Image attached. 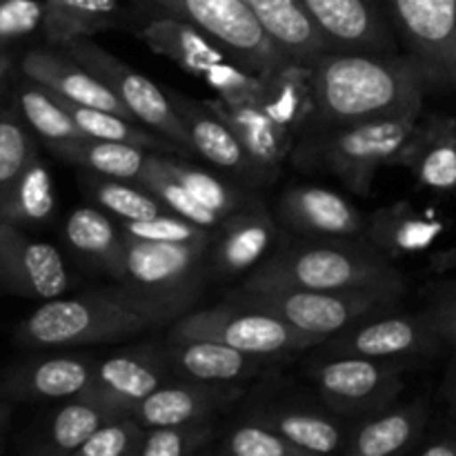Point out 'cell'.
<instances>
[{
    "instance_id": "f1b7e54d",
    "label": "cell",
    "mask_w": 456,
    "mask_h": 456,
    "mask_svg": "<svg viewBox=\"0 0 456 456\" xmlns=\"http://www.w3.org/2000/svg\"><path fill=\"white\" fill-rule=\"evenodd\" d=\"M256 105L263 107L270 118H274L281 127L292 134L301 129L310 118H316L310 67L289 61L288 65L263 76V87Z\"/></svg>"
},
{
    "instance_id": "4fadbf2b",
    "label": "cell",
    "mask_w": 456,
    "mask_h": 456,
    "mask_svg": "<svg viewBox=\"0 0 456 456\" xmlns=\"http://www.w3.org/2000/svg\"><path fill=\"white\" fill-rule=\"evenodd\" d=\"M444 346L435 325L423 314H401L390 310L365 316L343 332L323 341L328 356H370V359H426L436 356Z\"/></svg>"
},
{
    "instance_id": "836d02e7",
    "label": "cell",
    "mask_w": 456,
    "mask_h": 456,
    "mask_svg": "<svg viewBox=\"0 0 456 456\" xmlns=\"http://www.w3.org/2000/svg\"><path fill=\"white\" fill-rule=\"evenodd\" d=\"M118 417L114 410L102 405L101 401L87 395H78L67 399L65 405L53 412L49 419L47 435H45L43 452L74 456L76 450L110 419Z\"/></svg>"
},
{
    "instance_id": "f907efd6",
    "label": "cell",
    "mask_w": 456,
    "mask_h": 456,
    "mask_svg": "<svg viewBox=\"0 0 456 456\" xmlns=\"http://www.w3.org/2000/svg\"><path fill=\"white\" fill-rule=\"evenodd\" d=\"M9 69H12V58H9V53L4 52L3 47H0V87H3L4 78H7Z\"/></svg>"
},
{
    "instance_id": "ba28073f",
    "label": "cell",
    "mask_w": 456,
    "mask_h": 456,
    "mask_svg": "<svg viewBox=\"0 0 456 456\" xmlns=\"http://www.w3.org/2000/svg\"><path fill=\"white\" fill-rule=\"evenodd\" d=\"M136 3L151 16H172L199 27L218 45H223L239 65L258 76L272 74L292 61L267 36L248 0H136Z\"/></svg>"
},
{
    "instance_id": "6da1fadb",
    "label": "cell",
    "mask_w": 456,
    "mask_h": 456,
    "mask_svg": "<svg viewBox=\"0 0 456 456\" xmlns=\"http://www.w3.org/2000/svg\"><path fill=\"white\" fill-rule=\"evenodd\" d=\"M307 67L316 120L330 127L421 114L426 94L432 92L410 56L323 52Z\"/></svg>"
},
{
    "instance_id": "7dc6e473",
    "label": "cell",
    "mask_w": 456,
    "mask_h": 456,
    "mask_svg": "<svg viewBox=\"0 0 456 456\" xmlns=\"http://www.w3.org/2000/svg\"><path fill=\"white\" fill-rule=\"evenodd\" d=\"M423 314L435 325L436 332L444 337V341L456 347V281L439 283L432 289Z\"/></svg>"
},
{
    "instance_id": "4316f807",
    "label": "cell",
    "mask_w": 456,
    "mask_h": 456,
    "mask_svg": "<svg viewBox=\"0 0 456 456\" xmlns=\"http://www.w3.org/2000/svg\"><path fill=\"white\" fill-rule=\"evenodd\" d=\"M445 225L439 218L419 212L414 205L401 203L377 209L365 223V240L386 254L387 258L426 252L444 234Z\"/></svg>"
},
{
    "instance_id": "74e56055",
    "label": "cell",
    "mask_w": 456,
    "mask_h": 456,
    "mask_svg": "<svg viewBox=\"0 0 456 456\" xmlns=\"http://www.w3.org/2000/svg\"><path fill=\"white\" fill-rule=\"evenodd\" d=\"M87 190L98 208L118 218L120 223L147 221L165 212V205L136 181H120V178L94 174L87 183Z\"/></svg>"
},
{
    "instance_id": "7c38bea8",
    "label": "cell",
    "mask_w": 456,
    "mask_h": 456,
    "mask_svg": "<svg viewBox=\"0 0 456 456\" xmlns=\"http://www.w3.org/2000/svg\"><path fill=\"white\" fill-rule=\"evenodd\" d=\"M408 56L432 92L456 89V0H386Z\"/></svg>"
},
{
    "instance_id": "d4e9b609",
    "label": "cell",
    "mask_w": 456,
    "mask_h": 456,
    "mask_svg": "<svg viewBox=\"0 0 456 456\" xmlns=\"http://www.w3.org/2000/svg\"><path fill=\"white\" fill-rule=\"evenodd\" d=\"M205 105L230 125L265 183L272 181L279 172V165L289 154L294 134L281 127L256 102H225L221 98H214Z\"/></svg>"
},
{
    "instance_id": "ac0fdd59",
    "label": "cell",
    "mask_w": 456,
    "mask_h": 456,
    "mask_svg": "<svg viewBox=\"0 0 456 456\" xmlns=\"http://www.w3.org/2000/svg\"><path fill=\"white\" fill-rule=\"evenodd\" d=\"M276 212L285 225L316 239H354L365 234L359 209L328 187H289L281 194Z\"/></svg>"
},
{
    "instance_id": "cb8c5ba5",
    "label": "cell",
    "mask_w": 456,
    "mask_h": 456,
    "mask_svg": "<svg viewBox=\"0 0 456 456\" xmlns=\"http://www.w3.org/2000/svg\"><path fill=\"white\" fill-rule=\"evenodd\" d=\"M396 165L408 167L426 190L439 194L456 191V118L430 116L419 120Z\"/></svg>"
},
{
    "instance_id": "b9f144b4",
    "label": "cell",
    "mask_w": 456,
    "mask_h": 456,
    "mask_svg": "<svg viewBox=\"0 0 456 456\" xmlns=\"http://www.w3.org/2000/svg\"><path fill=\"white\" fill-rule=\"evenodd\" d=\"M218 452L227 456H310L272 428L263 423H243L227 432L218 445Z\"/></svg>"
},
{
    "instance_id": "9c48e42d",
    "label": "cell",
    "mask_w": 456,
    "mask_h": 456,
    "mask_svg": "<svg viewBox=\"0 0 456 456\" xmlns=\"http://www.w3.org/2000/svg\"><path fill=\"white\" fill-rule=\"evenodd\" d=\"M174 337L209 338V341L225 343L236 350L249 352L258 356L292 354L298 350L323 346V338L305 330L294 328L281 316L248 305V303L227 298L225 303L208 310L187 312L174 321Z\"/></svg>"
},
{
    "instance_id": "60d3db41",
    "label": "cell",
    "mask_w": 456,
    "mask_h": 456,
    "mask_svg": "<svg viewBox=\"0 0 456 456\" xmlns=\"http://www.w3.org/2000/svg\"><path fill=\"white\" fill-rule=\"evenodd\" d=\"M214 436H216V430L212 426V419L150 428L145 430L141 456H190L203 452L212 444Z\"/></svg>"
},
{
    "instance_id": "f546056e",
    "label": "cell",
    "mask_w": 456,
    "mask_h": 456,
    "mask_svg": "<svg viewBox=\"0 0 456 456\" xmlns=\"http://www.w3.org/2000/svg\"><path fill=\"white\" fill-rule=\"evenodd\" d=\"M52 154L85 172L98 174L107 178H120V181H136L138 174L145 167L151 151L142 147L129 145L118 141H101V138H76V141L56 142L49 145Z\"/></svg>"
},
{
    "instance_id": "2e32d148",
    "label": "cell",
    "mask_w": 456,
    "mask_h": 456,
    "mask_svg": "<svg viewBox=\"0 0 456 456\" xmlns=\"http://www.w3.org/2000/svg\"><path fill=\"white\" fill-rule=\"evenodd\" d=\"M328 52L390 53L392 34L372 0H301Z\"/></svg>"
},
{
    "instance_id": "83f0119b",
    "label": "cell",
    "mask_w": 456,
    "mask_h": 456,
    "mask_svg": "<svg viewBox=\"0 0 456 456\" xmlns=\"http://www.w3.org/2000/svg\"><path fill=\"white\" fill-rule=\"evenodd\" d=\"M248 4L276 47L283 49L292 61L310 65L314 58L328 52L323 34L301 0H248Z\"/></svg>"
},
{
    "instance_id": "603a6c76",
    "label": "cell",
    "mask_w": 456,
    "mask_h": 456,
    "mask_svg": "<svg viewBox=\"0 0 456 456\" xmlns=\"http://www.w3.org/2000/svg\"><path fill=\"white\" fill-rule=\"evenodd\" d=\"M276 240V223L258 205H245L225 216L214 239V274L232 279L252 270L272 249Z\"/></svg>"
},
{
    "instance_id": "3957f363",
    "label": "cell",
    "mask_w": 456,
    "mask_h": 456,
    "mask_svg": "<svg viewBox=\"0 0 456 456\" xmlns=\"http://www.w3.org/2000/svg\"><path fill=\"white\" fill-rule=\"evenodd\" d=\"M160 325L159 316L114 285L76 298H49L18 325L16 337L36 350H74L127 341Z\"/></svg>"
},
{
    "instance_id": "4dcf8cb0",
    "label": "cell",
    "mask_w": 456,
    "mask_h": 456,
    "mask_svg": "<svg viewBox=\"0 0 456 456\" xmlns=\"http://www.w3.org/2000/svg\"><path fill=\"white\" fill-rule=\"evenodd\" d=\"M65 239L76 254L105 270L111 279L118 276L125 240L120 225H114L105 209H74L65 221Z\"/></svg>"
},
{
    "instance_id": "bcb514c9",
    "label": "cell",
    "mask_w": 456,
    "mask_h": 456,
    "mask_svg": "<svg viewBox=\"0 0 456 456\" xmlns=\"http://www.w3.org/2000/svg\"><path fill=\"white\" fill-rule=\"evenodd\" d=\"M43 16L45 3L38 0H0V43L34 34Z\"/></svg>"
},
{
    "instance_id": "d6a6232c",
    "label": "cell",
    "mask_w": 456,
    "mask_h": 456,
    "mask_svg": "<svg viewBox=\"0 0 456 456\" xmlns=\"http://www.w3.org/2000/svg\"><path fill=\"white\" fill-rule=\"evenodd\" d=\"M118 12V0H45L40 29L49 45L62 47L71 40L111 29Z\"/></svg>"
},
{
    "instance_id": "1f68e13d",
    "label": "cell",
    "mask_w": 456,
    "mask_h": 456,
    "mask_svg": "<svg viewBox=\"0 0 456 456\" xmlns=\"http://www.w3.org/2000/svg\"><path fill=\"white\" fill-rule=\"evenodd\" d=\"M53 209L56 194L52 174L36 154L0 196V221L18 227H38L52 218Z\"/></svg>"
},
{
    "instance_id": "f35d334b",
    "label": "cell",
    "mask_w": 456,
    "mask_h": 456,
    "mask_svg": "<svg viewBox=\"0 0 456 456\" xmlns=\"http://www.w3.org/2000/svg\"><path fill=\"white\" fill-rule=\"evenodd\" d=\"M18 105H20L22 118L47 142V147L56 145V142L83 138V132L74 123L69 111L56 101V96L52 92H47L40 85L31 83L27 87H22L18 92Z\"/></svg>"
},
{
    "instance_id": "e0dca14e",
    "label": "cell",
    "mask_w": 456,
    "mask_h": 456,
    "mask_svg": "<svg viewBox=\"0 0 456 456\" xmlns=\"http://www.w3.org/2000/svg\"><path fill=\"white\" fill-rule=\"evenodd\" d=\"M240 387L234 383H205L191 379L172 377L159 390L151 392L136 405L132 417L145 430L150 428L176 426V423L205 421L221 408L240 396Z\"/></svg>"
},
{
    "instance_id": "7bdbcfd3",
    "label": "cell",
    "mask_w": 456,
    "mask_h": 456,
    "mask_svg": "<svg viewBox=\"0 0 456 456\" xmlns=\"http://www.w3.org/2000/svg\"><path fill=\"white\" fill-rule=\"evenodd\" d=\"M145 428L132 414H118L102 423L74 456H141Z\"/></svg>"
},
{
    "instance_id": "484cf974",
    "label": "cell",
    "mask_w": 456,
    "mask_h": 456,
    "mask_svg": "<svg viewBox=\"0 0 456 456\" xmlns=\"http://www.w3.org/2000/svg\"><path fill=\"white\" fill-rule=\"evenodd\" d=\"M428 426V405L412 401L399 408L374 412L347 435L343 454L392 456L414 448Z\"/></svg>"
},
{
    "instance_id": "681fc988",
    "label": "cell",
    "mask_w": 456,
    "mask_h": 456,
    "mask_svg": "<svg viewBox=\"0 0 456 456\" xmlns=\"http://www.w3.org/2000/svg\"><path fill=\"white\" fill-rule=\"evenodd\" d=\"M454 354L452 361H450V370H448V379H445V395H448L450 405L456 412V347H452Z\"/></svg>"
},
{
    "instance_id": "d590c367",
    "label": "cell",
    "mask_w": 456,
    "mask_h": 456,
    "mask_svg": "<svg viewBox=\"0 0 456 456\" xmlns=\"http://www.w3.org/2000/svg\"><path fill=\"white\" fill-rule=\"evenodd\" d=\"M56 101L69 111V116L74 118V123L78 125V129L83 132V136L89 138H101V141H118V142H129V145L142 147L147 151H174L176 150V142H172L165 136H156V134L147 132V129L136 127V120H129L125 116L114 114V111L107 110H96V107H85L78 102L65 101V98H58Z\"/></svg>"
},
{
    "instance_id": "8d00e7d4",
    "label": "cell",
    "mask_w": 456,
    "mask_h": 456,
    "mask_svg": "<svg viewBox=\"0 0 456 456\" xmlns=\"http://www.w3.org/2000/svg\"><path fill=\"white\" fill-rule=\"evenodd\" d=\"M159 154L160 151H151L150 154L145 167H142V172L138 174L136 178L138 185H142L151 196H156V199L165 205L167 212H174L178 214V216L187 218V221L196 223V225L216 232L223 218L216 216V214H214L212 209L205 208V205H200L199 200H196L194 196L172 176V174L165 172L163 165H160L159 160Z\"/></svg>"
},
{
    "instance_id": "30bf717a",
    "label": "cell",
    "mask_w": 456,
    "mask_h": 456,
    "mask_svg": "<svg viewBox=\"0 0 456 456\" xmlns=\"http://www.w3.org/2000/svg\"><path fill=\"white\" fill-rule=\"evenodd\" d=\"M62 52L69 53L76 62H80L101 83H105L114 92V96L132 111L134 120L147 125L160 136L169 138L185 151H194L167 92L151 83L147 76L134 71L132 67L118 61L114 53H110L89 38L71 40V43L62 45Z\"/></svg>"
},
{
    "instance_id": "816d5d0a",
    "label": "cell",
    "mask_w": 456,
    "mask_h": 456,
    "mask_svg": "<svg viewBox=\"0 0 456 456\" xmlns=\"http://www.w3.org/2000/svg\"><path fill=\"white\" fill-rule=\"evenodd\" d=\"M9 414H12V408H9V405H4V403H0V430H3L4 423H7Z\"/></svg>"
},
{
    "instance_id": "c3c4849f",
    "label": "cell",
    "mask_w": 456,
    "mask_h": 456,
    "mask_svg": "<svg viewBox=\"0 0 456 456\" xmlns=\"http://www.w3.org/2000/svg\"><path fill=\"white\" fill-rule=\"evenodd\" d=\"M421 456H456V432L448 430L441 435L432 436L428 444L419 448Z\"/></svg>"
},
{
    "instance_id": "7402d4cb",
    "label": "cell",
    "mask_w": 456,
    "mask_h": 456,
    "mask_svg": "<svg viewBox=\"0 0 456 456\" xmlns=\"http://www.w3.org/2000/svg\"><path fill=\"white\" fill-rule=\"evenodd\" d=\"M167 96L176 110L178 118H181L183 127H185L187 136H190L191 150L199 151L216 167L236 174L243 181L265 183L263 174L258 172L245 147L240 145L236 134L232 132L230 125L221 116L214 114L205 102L191 101L185 94L174 92V89H169Z\"/></svg>"
},
{
    "instance_id": "ab89813d",
    "label": "cell",
    "mask_w": 456,
    "mask_h": 456,
    "mask_svg": "<svg viewBox=\"0 0 456 456\" xmlns=\"http://www.w3.org/2000/svg\"><path fill=\"white\" fill-rule=\"evenodd\" d=\"M160 165L167 174H172L200 205H205L208 209H212L216 216L225 218L230 214H234L236 209L245 208V196L240 194L236 187L227 185L225 181H221L218 176H214L212 172L203 167H194V165H187L183 160H172L167 156L159 154Z\"/></svg>"
},
{
    "instance_id": "8fae6325",
    "label": "cell",
    "mask_w": 456,
    "mask_h": 456,
    "mask_svg": "<svg viewBox=\"0 0 456 456\" xmlns=\"http://www.w3.org/2000/svg\"><path fill=\"white\" fill-rule=\"evenodd\" d=\"M410 361L370 356H328L312 370L328 408L343 417H361L390 408L403 390Z\"/></svg>"
},
{
    "instance_id": "7a4b0ae2",
    "label": "cell",
    "mask_w": 456,
    "mask_h": 456,
    "mask_svg": "<svg viewBox=\"0 0 456 456\" xmlns=\"http://www.w3.org/2000/svg\"><path fill=\"white\" fill-rule=\"evenodd\" d=\"M405 288L403 276L368 240L316 239L294 243L249 274L248 292L270 289Z\"/></svg>"
},
{
    "instance_id": "e575fe53",
    "label": "cell",
    "mask_w": 456,
    "mask_h": 456,
    "mask_svg": "<svg viewBox=\"0 0 456 456\" xmlns=\"http://www.w3.org/2000/svg\"><path fill=\"white\" fill-rule=\"evenodd\" d=\"M256 421L283 435L310 456L343 452L347 439L334 419L307 410H270L258 414Z\"/></svg>"
},
{
    "instance_id": "9a60e30c",
    "label": "cell",
    "mask_w": 456,
    "mask_h": 456,
    "mask_svg": "<svg viewBox=\"0 0 456 456\" xmlns=\"http://www.w3.org/2000/svg\"><path fill=\"white\" fill-rule=\"evenodd\" d=\"M172 377L163 347H129L96 361L92 386L83 395L101 401L116 414H132L141 401Z\"/></svg>"
},
{
    "instance_id": "5bb4252c",
    "label": "cell",
    "mask_w": 456,
    "mask_h": 456,
    "mask_svg": "<svg viewBox=\"0 0 456 456\" xmlns=\"http://www.w3.org/2000/svg\"><path fill=\"white\" fill-rule=\"evenodd\" d=\"M0 288L25 298H58L69 288L61 252L25 234V227L0 221Z\"/></svg>"
},
{
    "instance_id": "ffe728a7",
    "label": "cell",
    "mask_w": 456,
    "mask_h": 456,
    "mask_svg": "<svg viewBox=\"0 0 456 456\" xmlns=\"http://www.w3.org/2000/svg\"><path fill=\"white\" fill-rule=\"evenodd\" d=\"M20 69L27 80L40 85L53 96L85 107L114 111V114L134 120L132 111L114 96V92L105 83H101L92 71L85 69L80 62H76L69 53L52 52V49H31L22 58Z\"/></svg>"
},
{
    "instance_id": "52a82bcc",
    "label": "cell",
    "mask_w": 456,
    "mask_h": 456,
    "mask_svg": "<svg viewBox=\"0 0 456 456\" xmlns=\"http://www.w3.org/2000/svg\"><path fill=\"white\" fill-rule=\"evenodd\" d=\"M151 52L176 62L187 74L199 76L225 102H256L263 76L245 69L223 45L199 27L172 16H151L141 29Z\"/></svg>"
},
{
    "instance_id": "5b68a950",
    "label": "cell",
    "mask_w": 456,
    "mask_h": 456,
    "mask_svg": "<svg viewBox=\"0 0 456 456\" xmlns=\"http://www.w3.org/2000/svg\"><path fill=\"white\" fill-rule=\"evenodd\" d=\"M419 120L421 114L412 111L392 118L332 127L303 147V160L330 169L356 194H368L379 169L396 165Z\"/></svg>"
},
{
    "instance_id": "8992f818",
    "label": "cell",
    "mask_w": 456,
    "mask_h": 456,
    "mask_svg": "<svg viewBox=\"0 0 456 456\" xmlns=\"http://www.w3.org/2000/svg\"><path fill=\"white\" fill-rule=\"evenodd\" d=\"M403 288L363 289H270V292H239L230 298L263 307L281 316L294 328L305 330L328 341L365 316L383 314L399 305Z\"/></svg>"
},
{
    "instance_id": "d6986e66",
    "label": "cell",
    "mask_w": 456,
    "mask_h": 456,
    "mask_svg": "<svg viewBox=\"0 0 456 456\" xmlns=\"http://www.w3.org/2000/svg\"><path fill=\"white\" fill-rule=\"evenodd\" d=\"M174 377L205 383H239L261 374L270 356L249 354L209 338H187L169 334L163 346Z\"/></svg>"
},
{
    "instance_id": "44dd1931",
    "label": "cell",
    "mask_w": 456,
    "mask_h": 456,
    "mask_svg": "<svg viewBox=\"0 0 456 456\" xmlns=\"http://www.w3.org/2000/svg\"><path fill=\"white\" fill-rule=\"evenodd\" d=\"M96 359L61 354L18 365L0 381V396L12 401H67L92 386Z\"/></svg>"
},
{
    "instance_id": "ee69618b",
    "label": "cell",
    "mask_w": 456,
    "mask_h": 456,
    "mask_svg": "<svg viewBox=\"0 0 456 456\" xmlns=\"http://www.w3.org/2000/svg\"><path fill=\"white\" fill-rule=\"evenodd\" d=\"M123 234L142 240H160V243H209L216 232L200 227L174 212H163L147 221L120 223Z\"/></svg>"
},
{
    "instance_id": "277c9868",
    "label": "cell",
    "mask_w": 456,
    "mask_h": 456,
    "mask_svg": "<svg viewBox=\"0 0 456 456\" xmlns=\"http://www.w3.org/2000/svg\"><path fill=\"white\" fill-rule=\"evenodd\" d=\"M123 263L114 279L116 288L159 316L163 325L187 314L214 272V240L160 243L127 234H123Z\"/></svg>"
},
{
    "instance_id": "f6af8a7d",
    "label": "cell",
    "mask_w": 456,
    "mask_h": 456,
    "mask_svg": "<svg viewBox=\"0 0 456 456\" xmlns=\"http://www.w3.org/2000/svg\"><path fill=\"white\" fill-rule=\"evenodd\" d=\"M34 156V138L22 120L13 114H0V196Z\"/></svg>"
}]
</instances>
